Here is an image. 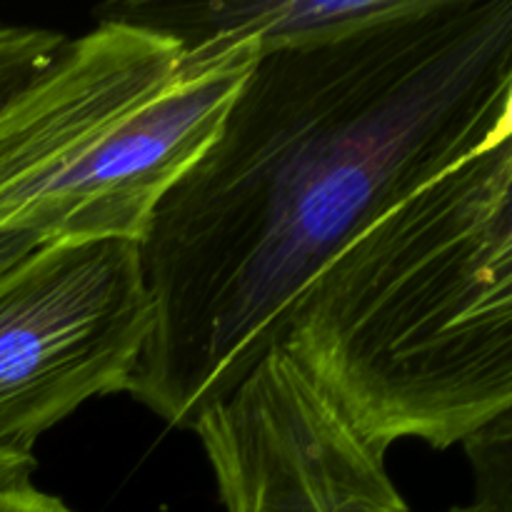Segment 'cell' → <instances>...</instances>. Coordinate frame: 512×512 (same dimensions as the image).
<instances>
[{
  "mask_svg": "<svg viewBox=\"0 0 512 512\" xmlns=\"http://www.w3.org/2000/svg\"><path fill=\"white\" fill-rule=\"evenodd\" d=\"M510 80L512 0H408L260 55L140 243L155 325L128 393L193 430L335 255L483 145Z\"/></svg>",
  "mask_w": 512,
  "mask_h": 512,
  "instance_id": "1",
  "label": "cell"
},
{
  "mask_svg": "<svg viewBox=\"0 0 512 512\" xmlns=\"http://www.w3.org/2000/svg\"><path fill=\"white\" fill-rule=\"evenodd\" d=\"M283 345L383 448H453L512 408V140L483 143L335 255Z\"/></svg>",
  "mask_w": 512,
  "mask_h": 512,
  "instance_id": "2",
  "label": "cell"
},
{
  "mask_svg": "<svg viewBox=\"0 0 512 512\" xmlns=\"http://www.w3.org/2000/svg\"><path fill=\"white\" fill-rule=\"evenodd\" d=\"M258 58L253 43L185 50L115 20L68 40L0 110V233L143 243Z\"/></svg>",
  "mask_w": 512,
  "mask_h": 512,
  "instance_id": "3",
  "label": "cell"
},
{
  "mask_svg": "<svg viewBox=\"0 0 512 512\" xmlns=\"http://www.w3.org/2000/svg\"><path fill=\"white\" fill-rule=\"evenodd\" d=\"M155 325L135 240L48 243L0 278V448L128 393Z\"/></svg>",
  "mask_w": 512,
  "mask_h": 512,
  "instance_id": "4",
  "label": "cell"
},
{
  "mask_svg": "<svg viewBox=\"0 0 512 512\" xmlns=\"http://www.w3.org/2000/svg\"><path fill=\"white\" fill-rule=\"evenodd\" d=\"M225 512H410L360 433L288 345L193 425Z\"/></svg>",
  "mask_w": 512,
  "mask_h": 512,
  "instance_id": "5",
  "label": "cell"
},
{
  "mask_svg": "<svg viewBox=\"0 0 512 512\" xmlns=\"http://www.w3.org/2000/svg\"><path fill=\"white\" fill-rule=\"evenodd\" d=\"M408 0H125L95 10L98 20L138 25L185 50L208 43H253L260 55L353 33L400 13Z\"/></svg>",
  "mask_w": 512,
  "mask_h": 512,
  "instance_id": "6",
  "label": "cell"
},
{
  "mask_svg": "<svg viewBox=\"0 0 512 512\" xmlns=\"http://www.w3.org/2000/svg\"><path fill=\"white\" fill-rule=\"evenodd\" d=\"M460 445L473 473V508L512 512V408L480 425Z\"/></svg>",
  "mask_w": 512,
  "mask_h": 512,
  "instance_id": "7",
  "label": "cell"
},
{
  "mask_svg": "<svg viewBox=\"0 0 512 512\" xmlns=\"http://www.w3.org/2000/svg\"><path fill=\"white\" fill-rule=\"evenodd\" d=\"M68 43L60 33L0 23V110Z\"/></svg>",
  "mask_w": 512,
  "mask_h": 512,
  "instance_id": "8",
  "label": "cell"
},
{
  "mask_svg": "<svg viewBox=\"0 0 512 512\" xmlns=\"http://www.w3.org/2000/svg\"><path fill=\"white\" fill-rule=\"evenodd\" d=\"M0 512H73L63 500L43 493L35 485L0 495Z\"/></svg>",
  "mask_w": 512,
  "mask_h": 512,
  "instance_id": "9",
  "label": "cell"
},
{
  "mask_svg": "<svg viewBox=\"0 0 512 512\" xmlns=\"http://www.w3.org/2000/svg\"><path fill=\"white\" fill-rule=\"evenodd\" d=\"M35 458L33 453L0 448V495L33 485Z\"/></svg>",
  "mask_w": 512,
  "mask_h": 512,
  "instance_id": "10",
  "label": "cell"
},
{
  "mask_svg": "<svg viewBox=\"0 0 512 512\" xmlns=\"http://www.w3.org/2000/svg\"><path fill=\"white\" fill-rule=\"evenodd\" d=\"M43 245L45 243L28 233H0V278Z\"/></svg>",
  "mask_w": 512,
  "mask_h": 512,
  "instance_id": "11",
  "label": "cell"
},
{
  "mask_svg": "<svg viewBox=\"0 0 512 512\" xmlns=\"http://www.w3.org/2000/svg\"><path fill=\"white\" fill-rule=\"evenodd\" d=\"M500 140H512V80L505 90L503 105H500V113L495 118L493 128H490L488 138L483 143H500Z\"/></svg>",
  "mask_w": 512,
  "mask_h": 512,
  "instance_id": "12",
  "label": "cell"
},
{
  "mask_svg": "<svg viewBox=\"0 0 512 512\" xmlns=\"http://www.w3.org/2000/svg\"><path fill=\"white\" fill-rule=\"evenodd\" d=\"M450 512H478L473 508V505H468V508H458V510H450Z\"/></svg>",
  "mask_w": 512,
  "mask_h": 512,
  "instance_id": "13",
  "label": "cell"
}]
</instances>
